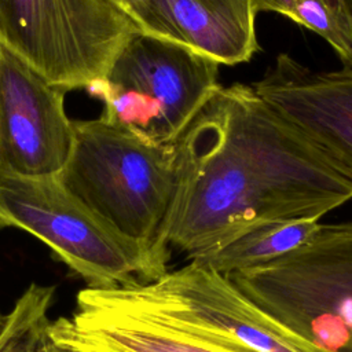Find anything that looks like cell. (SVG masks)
I'll return each mask as SVG.
<instances>
[{
	"mask_svg": "<svg viewBox=\"0 0 352 352\" xmlns=\"http://www.w3.org/2000/svg\"><path fill=\"white\" fill-rule=\"evenodd\" d=\"M175 146L168 243L190 261L257 223L320 220L352 199V179L252 85H219Z\"/></svg>",
	"mask_w": 352,
	"mask_h": 352,
	"instance_id": "cell-1",
	"label": "cell"
},
{
	"mask_svg": "<svg viewBox=\"0 0 352 352\" xmlns=\"http://www.w3.org/2000/svg\"><path fill=\"white\" fill-rule=\"evenodd\" d=\"M60 183L96 216L139 243L164 275L180 183L175 143L160 144L107 122L77 120Z\"/></svg>",
	"mask_w": 352,
	"mask_h": 352,
	"instance_id": "cell-2",
	"label": "cell"
},
{
	"mask_svg": "<svg viewBox=\"0 0 352 352\" xmlns=\"http://www.w3.org/2000/svg\"><path fill=\"white\" fill-rule=\"evenodd\" d=\"M219 66L183 44L139 30L87 91L102 100L107 122L169 144L220 85Z\"/></svg>",
	"mask_w": 352,
	"mask_h": 352,
	"instance_id": "cell-3",
	"label": "cell"
},
{
	"mask_svg": "<svg viewBox=\"0 0 352 352\" xmlns=\"http://www.w3.org/2000/svg\"><path fill=\"white\" fill-rule=\"evenodd\" d=\"M231 280L324 352H352V220L322 224L298 249Z\"/></svg>",
	"mask_w": 352,
	"mask_h": 352,
	"instance_id": "cell-4",
	"label": "cell"
},
{
	"mask_svg": "<svg viewBox=\"0 0 352 352\" xmlns=\"http://www.w3.org/2000/svg\"><path fill=\"white\" fill-rule=\"evenodd\" d=\"M0 228L40 239L88 287L160 278L146 250L96 216L58 176L0 172Z\"/></svg>",
	"mask_w": 352,
	"mask_h": 352,
	"instance_id": "cell-5",
	"label": "cell"
},
{
	"mask_svg": "<svg viewBox=\"0 0 352 352\" xmlns=\"http://www.w3.org/2000/svg\"><path fill=\"white\" fill-rule=\"evenodd\" d=\"M139 30L104 0H0V47L66 92L102 77Z\"/></svg>",
	"mask_w": 352,
	"mask_h": 352,
	"instance_id": "cell-6",
	"label": "cell"
},
{
	"mask_svg": "<svg viewBox=\"0 0 352 352\" xmlns=\"http://www.w3.org/2000/svg\"><path fill=\"white\" fill-rule=\"evenodd\" d=\"M110 289L124 302L168 323L230 338L256 352H324L257 305L230 276L197 261L148 282Z\"/></svg>",
	"mask_w": 352,
	"mask_h": 352,
	"instance_id": "cell-7",
	"label": "cell"
},
{
	"mask_svg": "<svg viewBox=\"0 0 352 352\" xmlns=\"http://www.w3.org/2000/svg\"><path fill=\"white\" fill-rule=\"evenodd\" d=\"M65 92L0 47V172L40 177L63 170L74 144Z\"/></svg>",
	"mask_w": 352,
	"mask_h": 352,
	"instance_id": "cell-8",
	"label": "cell"
},
{
	"mask_svg": "<svg viewBox=\"0 0 352 352\" xmlns=\"http://www.w3.org/2000/svg\"><path fill=\"white\" fill-rule=\"evenodd\" d=\"M50 337L55 345L80 352H256L234 340L146 314L110 287L80 290L74 311L51 320Z\"/></svg>",
	"mask_w": 352,
	"mask_h": 352,
	"instance_id": "cell-9",
	"label": "cell"
},
{
	"mask_svg": "<svg viewBox=\"0 0 352 352\" xmlns=\"http://www.w3.org/2000/svg\"><path fill=\"white\" fill-rule=\"evenodd\" d=\"M252 87L352 179V67L312 70L282 52Z\"/></svg>",
	"mask_w": 352,
	"mask_h": 352,
	"instance_id": "cell-10",
	"label": "cell"
},
{
	"mask_svg": "<svg viewBox=\"0 0 352 352\" xmlns=\"http://www.w3.org/2000/svg\"><path fill=\"white\" fill-rule=\"evenodd\" d=\"M256 15L253 0H153L139 28L234 66L260 50Z\"/></svg>",
	"mask_w": 352,
	"mask_h": 352,
	"instance_id": "cell-11",
	"label": "cell"
},
{
	"mask_svg": "<svg viewBox=\"0 0 352 352\" xmlns=\"http://www.w3.org/2000/svg\"><path fill=\"white\" fill-rule=\"evenodd\" d=\"M316 219L271 220L248 227L201 260L209 268L231 276L272 263L302 246L319 228Z\"/></svg>",
	"mask_w": 352,
	"mask_h": 352,
	"instance_id": "cell-12",
	"label": "cell"
},
{
	"mask_svg": "<svg viewBox=\"0 0 352 352\" xmlns=\"http://www.w3.org/2000/svg\"><path fill=\"white\" fill-rule=\"evenodd\" d=\"M55 287L30 283L7 312L0 352H51L50 308Z\"/></svg>",
	"mask_w": 352,
	"mask_h": 352,
	"instance_id": "cell-13",
	"label": "cell"
},
{
	"mask_svg": "<svg viewBox=\"0 0 352 352\" xmlns=\"http://www.w3.org/2000/svg\"><path fill=\"white\" fill-rule=\"evenodd\" d=\"M293 22L319 34L352 67V36L336 0H296Z\"/></svg>",
	"mask_w": 352,
	"mask_h": 352,
	"instance_id": "cell-14",
	"label": "cell"
},
{
	"mask_svg": "<svg viewBox=\"0 0 352 352\" xmlns=\"http://www.w3.org/2000/svg\"><path fill=\"white\" fill-rule=\"evenodd\" d=\"M125 15H128L138 26L142 21L144 12L147 11L153 0H104Z\"/></svg>",
	"mask_w": 352,
	"mask_h": 352,
	"instance_id": "cell-15",
	"label": "cell"
},
{
	"mask_svg": "<svg viewBox=\"0 0 352 352\" xmlns=\"http://www.w3.org/2000/svg\"><path fill=\"white\" fill-rule=\"evenodd\" d=\"M253 4L256 7L257 12L272 11V12H278L282 16H286L292 21L294 18L296 0H253Z\"/></svg>",
	"mask_w": 352,
	"mask_h": 352,
	"instance_id": "cell-16",
	"label": "cell"
},
{
	"mask_svg": "<svg viewBox=\"0 0 352 352\" xmlns=\"http://www.w3.org/2000/svg\"><path fill=\"white\" fill-rule=\"evenodd\" d=\"M352 36V0H336Z\"/></svg>",
	"mask_w": 352,
	"mask_h": 352,
	"instance_id": "cell-17",
	"label": "cell"
},
{
	"mask_svg": "<svg viewBox=\"0 0 352 352\" xmlns=\"http://www.w3.org/2000/svg\"><path fill=\"white\" fill-rule=\"evenodd\" d=\"M51 352H80V351H76V349H70V348H63V346H59V345H55L52 342V351Z\"/></svg>",
	"mask_w": 352,
	"mask_h": 352,
	"instance_id": "cell-18",
	"label": "cell"
},
{
	"mask_svg": "<svg viewBox=\"0 0 352 352\" xmlns=\"http://www.w3.org/2000/svg\"><path fill=\"white\" fill-rule=\"evenodd\" d=\"M6 320H7V314H3L0 311V333H1L3 327H4V324H6Z\"/></svg>",
	"mask_w": 352,
	"mask_h": 352,
	"instance_id": "cell-19",
	"label": "cell"
}]
</instances>
